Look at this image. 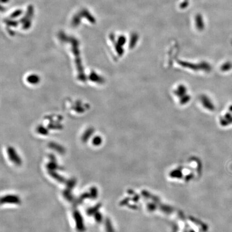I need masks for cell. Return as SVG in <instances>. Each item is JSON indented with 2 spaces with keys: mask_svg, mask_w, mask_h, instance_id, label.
<instances>
[{
  "mask_svg": "<svg viewBox=\"0 0 232 232\" xmlns=\"http://www.w3.org/2000/svg\"><path fill=\"white\" fill-rule=\"evenodd\" d=\"M73 217L75 222L76 230L79 232H85L86 227L84 224V219L80 212L78 210L74 211Z\"/></svg>",
  "mask_w": 232,
  "mask_h": 232,
  "instance_id": "1",
  "label": "cell"
},
{
  "mask_svg": "<svg viewBox=\"0 0 232 232\" xmlns=\"http://www.w3.org/2000/svg\"><path fill=\"white\" fill-rule=\"evenodd\" d=\"M8 154L9 159L14 164L19 166L22 164V161L20 157L18 156L15 150L13 148L9 147L8 148Z\"/></svg>",
  "mask_w": 232,
  "mask_h": 232,
  "instance_id": "2",
  "label": "cell"
},
{
  "mask_svg": "<svg viewBox=\"0 0 232 232\" xmlns=\"http://www.w3.org/2000/svg\"><path fill=\"white\" fill-rule=\"evenodd\" d=\"M1 204H19L21 203V200L18 196L12 195H8L3 196L1 198Z\"/></svg>",
  "mask_w": 232,
  "mask_h": 232,
  "instance_id": "3",
  "label": "cell"
},
{
  "mask_svg": "<svg viewBox=\"0 0 232 232\" xmlns=\"http://www.w3.org/2000/svg\"><path fill=\"white\" fill-rule=\"evenodd\" d=\"M48 172L51 177L58 182L61 183H64L66 182L65 178L57 173L55 171H48Z\"/></svg>",
  "mask_w": 232,
  "mask_h": 232,
  "instance_id": "4",
  "label": "cell"
},
{
  "mask_svg": "<svg viewBox=\"0 0 232 232\" xmlns=\"http://www.w3.org/2000/svg\"><path fill=\"white\" fill-rule=\"evenodd\" d=\"M48 171H55L57 170H60L62 171L64 170V168L61 166H59L56 162H52L50 161L49 163H48L46 165Z\"/></svg>",
  "mask_w": 232,
  "mask_h": 232,
  "instance_id": "5",
  "label": "cell"
},
{
  "mask_svg": "<svg viewBox=\"0 0 232 232\" xmlns=\"http://www.w3.org/2000/svg\"><path fill=\"white\" fill-rule=\"evenodd\" d=\"M101 203H98L94 206L88 209L87 211V213L88 214V215H89V216L94 215L96 212H98V210H99V209L101 208Z\"/></svg>",
  "mask_w": 232,
  "mask_h": 232,
  "instance_id": "6",
  "label": "cell"
},
{
  "mask_svg": "<svg viewBox=\"0 0 232 232\" xmlns=\"http://www.w3.org/2000/svg\"><path fill=\"white\" fill-rule=\"evenodd\" d=\"M62 194H63V196L64 197V198L68 202H72L74 200V197L72 193L71 190H69L68 189L66 188L65 190L63 191Z\"/></svg>",
  "mask_w": 232,
  "mask_h": 232,
  "instance_id": "7",
  "label": "cell"
},
{
  "mask_svg": "<svg viewBox=\"0 0 232 232\" xmlns=\"http://www.w3.org/2000/svg\"><path fill=\"white\" fill-rule=\"evenodd\" d=\"M90 198V195L89 193L88 192H84V193H82L81 196L79 197V198L77 200H76V201L75 202V205H79L81 204V203L84 202V200L86 199H88Z\"/></svg>",
  "mask_w": 232,
  "mask_h": 232,
  "instance_id": "8",
  "label": "cell"
},
{
  "mask_svg": "<svg viewBox=\"0 0 232 232\" xmlns=\"http://www.w3.org/2000/svg\"><path fill=\"white\" fill-rule=\"evenodd\" d=\"M66 188L69 190H72V188L75 187L76 184V180L74 178H72L66 181Z\"/></svg>",
  "mask_w": 232,
  "mask_h": 232,
  "instance_id": "9",
  "label": "cell"
},
{
  "mask_svg": "<svg viewBox=\"0 0 232 232\" xmlns=\"http://www.w3.org/2000/svg\"><path fill=\"white\" fill-rule=\"evenodd\" d=\"M90 198L92 200H96L98 197V190L96 186H93L90 188Z\"/></svg>",
  "mask_w": 232,
  "mask_h": 232,
  "instance_id": "10",
  "label": "cell"
},
{
  "mask_svg": "<svg viewBox=\"0 0 232 232\" xmlns=\"http://www.w3.org/2000/svg\"><path fill=\"white\" fill-rule=\"evenodd\" d=\"M50 147H51V148L55 149V151L58 152L60 154H64L65 153V149L60 145L53 144V143H51L50 144Z\"/></svg>",
  "mask_w": 232,
  "mask_h": 232,
  "instance_id": "11",
  "label": "cell"
},
{
  "mask_svg": "<svg viewBox=\"0 0 232 232\" xmlns=\"http://www.w3.org/2000/svg\"><path fill=\"white\" fill-rule=\"evenodd\" d=\"M105 227L107 232H114L113 228L111 227V222L108 219H106L105 221Z\"/></svg>",
  "mask_w": 232,
  "mask_h": 232,
  "instance_id": "12",
  "label": "cell"
},
{
  "mask_svg": "<svg viewBox=\"0 0 232 232\" xmlns=\"http://www.w3.org/2000/svg\"><path fill=\"white\" fill-rule=\"evenodd\" d=\"M94 215L95 219V220L97 222L99 223V222H101L102 221L103 216H102L101 213L100 212H99L98 211L97 212H96Z\"/></svg>",
  "mask_w": 232,
  "mask_h": 232,
  "instance_id": "13",
  "label": "cell"
},
{
  "mask_svg": "<svg viewBox=\"0 0 232 232\" xmlns=\"http://www.w3.org/2000/svg\"><path fill=\"white\" fill-rule=\"evenodd\" d=\"M93 143L94 145L95 146H98V145H100L101 143V139L99 137H96V138L94 139L93 141Z\"/></svg>",
  "mask_w": 232,
  "mask_h": 232,
  "instance_id": "14",
  "label": "cell"
},
{
  "mask_svg": "<svg viewBox=\"0 0 232 232\" xmlns=\"http://www.w3.org/2000/svg\"><path fill=\"white\" fill-rule=\"evenodd\" d=\"M48 157H49V159L50 160V161H52V162H57L56 157H55V156L53 154H50L49 156H48Z\"/></svg>",
  "mask_w": 232,
  "mask_h": 232,
  "instance_id": "15",
  "label": "cell"
}]
</instances>
